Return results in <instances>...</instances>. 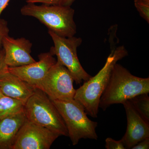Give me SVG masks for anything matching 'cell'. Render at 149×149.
<instances>
[{
  "instance_id": "8992f818",
  "label": "cell",
  "mask_w": 149,
  "mask_h": 149,
  "mask_svg": "<svg viewBox=\"0 0 149 149\" xmlns=\"http://www.w3.org/2000/svg\"><path fill=\"white\" fill-rule=\"evenodd\" d=\"M48 33L54 44L50 52L56 56L57 61L69 70L76 84H80L90 79L92 76L83 68L77 56V48L83 42L81 38L74 36L63 37L50 30H48Z\"/></svg>"
},
{
  "instance_id": "ffe728a7",
  "label": "cell",
  "mask_w": 149,
  "mask_h": 149,
  "mask_svg": "<svg viewBox=\"0 0 149 149\" xmlns=\"http://www.w3.org/2000/svg\"><path fill=\"white\" fill-rule=\"evenodd\" d=\"M8 68L5 61L4 50H0V75L7 71Z\"/></svg>"
},
{
  "instance_id": "5b68a950",
  "label": "cell",
  "mask_w": 149,
  "mask_h": 149,
  "mask_svg": "<svg viewBox=\"0 0 149 149\" xmlns=\"http://www.w3.org/2000/svg\"><path fill=\"white\" fill-rule=\"evenodd\" d=\"M24 112L27 120L68 136L66 125L55 106L47 95L38 88L25 102Z\"/></svg>"
},
{
  "instance_id": "2e32d148",
  "label": "cell",
  "mask_w": 149,
  "mask_h": 149,
  "mask_svg": "<svg viewBox=\"0 0 149 149\" xmlns=\"http://www.w3.org/2000/svg\"><path fill=\"white\" fill-rule=\"evenodd\" d=\"M134 6L140 15L149 23V1L144 0H135Z\"/></svg>"
},
{
  "instance_id": "6da1fadb",
  "label": "cell",
  "mask_w": 149,
  "mask_h": 149,
  "mask_svg": "<svg viewBox=\"0 0 149 149\" xmlns=\"http://www.w3.org/2000/svg\"><path fill=\"white\" fill-rule=\"evenodd\" d=\"M149 93V77L135 76L121 65L116 63L100 99L99 108L105 111L112 105L123 104L135 96Z\"/></svg>"
},
{
  "instance_id": "cb8c5ba5",
  "label": "cell",
  "mask_w": 149,
  "mask_h": 149,
  "mask_svg": "<svg viewBox=\"0 0 149 149\" xmlns=\"http://www.w3.org/2000/svg\"><path fill=\"white\" fill-rule=\"evenodd\" d=\"M24 1H26L27 3H28L30 2V1H32V0H24Z\"/></svg>"
},
{
  "instance_id": "277c9868",
  "label": "cell",
  "mask_w": 149,
  "mask_h": 149,
  "mask_svg": "<svg viewBox=\"0 0 149 149\" xmlns=\"http://www.w3.org/2000/svg\"><path fill=\"white\" fill-rule=\"evenodd\" d=\"M51 100L64 120L73 146L77 145L81 139L97 140L96 129L98 123L88 118L82 104L74 99Z\"/></svg>"
},
{
  "instance_id": "d6986e66",
  "label": "cell",
  "mask_w": 149,
  "mask_h": 149,
  "mask_svg": "<svg viewBox=\"0 0 149 149\" xmlns=\"http://www.w3.org/2000/svg\"><path fill=\"white\" fill-rule=\"evenodd\" d=\"M9 32L7 22L0 19V50L3 46V40L6 36H8Z\"/></svg>"
},
{
  "instance_id": "7a4b0ae2",
  "label": "cell",
  "mask_w": 149,
  "mask_h": 149,
  "mask_svg": "<svg viewBox=\"0 0 149 149\" xmlns=\"http://www.w3.org/2000/svg\"><path fill=\"white\" fill-rule=\"evenodd\" d=\"M128 55L123 46L112 51L100 71L75 91L74 99L83 105L87 115L97 117L100 99L108 84L115 65Z\"/></svg>"
},
{
  "instance_id": "4fadbf2b",
  "label": "cell",
  "mask_w": 149,
  "mask_h": 149,
  "mask_svg": "<svg viewBox=\"0 0 149 149\" xmlns=\"http://www.w3.org/2000/svg\"><path fill=\"white\" fill-rule=\"evenodd\" d=\"M26 119L24 111L0 120V149H12L19 131Z\"/></svg>"
},
{
  "instance_id": "7402d4cb",
  "label": "cell",
  "mask_w": 149,
  "mask_h": 149,
  "mask_svg": "<svg viewBox=\"0 0 149 149\" xmlns=\"http://www.w3.org/2000/svg\"><path fill=\"white\" fill-rule=\"evenodd\" d=\"M10 0H0V16L3 11L8 5Z\"/></svg>"
},
{
  "instance_id": "e0dca14e",
  "label": "cell",
  "mask_w": 149,
  "mask_h": 149,
  "mask_svg": "<svg viewBox=\"0 0 149 149\" xmlns=\"http://www.w3.org/2000/svg\"><path fill=\"white\" fill-rule=\"evenodd\" d=\"M76 0H32L28 3H41L42 4L71 7Z\"/></svg>"
},
{
  "instance_id": "ba28073f",
  "label": "cell",
  "mask_w": 149,
  "mask_h": 149,
  "mask_svg": "<svg viewBox=\"0 0 149 149\" xmlns=\"http://www.w3.org/2000/svg\"><path fill=\"white\" fill-rule=\"evenodd\" d=\"M58 133L26 119L19 131L12 149H49Z\"/></svg>"
},
{
  "instance_id": "ac0fdd59",
  "label": "cell",
  "mask_w": 149,
  "mask_h": 149,
  "mask_svg": "<svg viewBox=\"0 0 149 149\" xmlns=\"http://www.w3.org/2000/svg\"><path fill=\"white\" fill-rule=\"evenodd\" d=\"M105 147L107 149H126L121 139L117 141L111 138H107L106 139Z\"/></svg>"
},
{
  "instance_id": "5bb4252c",
  "label": "cell",
  "mask_w": 149,
  "mask_h": 149,
  "mask_svg": "<svg viewBox=\"0 0 149 149\" xmlns=\"http://www.w3.org/2000/svg\"><path fill=\"white\" fill-rule=\"evenodd\" d=\"M25 103L3 95L0 98V120L24 111Z\"/></svg>"
},
{
  "instance_id": "603a6c76",
  "label": "cell",
  "mask_w": 149,
  "mask_h": 149,
  "mask_svg": "<svg viewBox=\"0 0 149 149\" xmlns=\"http://www.w3.org/2000/svg\"><path fill=\"white\" fill-rule=\"evenodd\" d=\"M4 95H3L1 91V90H0V98L1 97H3Z\"/></svg>"
},
{
  "instance_id": "9a60e30c",
  "label": "cell",
  "mask_w": 149,
  "mask_h": 149,
  "mask_svg": "<svg viewBox=\"0 0 149 149\" xmlns=\"http://www.w3.org/2000/svg\"><path fill=\"white\" fill-rule=\"evenodd\" d=\"M148 94H141L128 100L142 118L149 124V97Z\"/></svg>"
},
{
  "instance_id": "44dd1931",
  "label": "cell",
  "mask_w": 149,
  "mask_h": 149,
  "mask_svg": "<svg viewBox=\"0 0 149 149\" xmlns=\"http://www.w3.org/2000/svg\"><path fill=\"white\" fill-rule=\"evenodd\" d=\"M132 149H149V138L144 139L131 148Z\"/></svg>"
},
{
  "instance_id": "8fae6325",
  "label": "cell",
  "mask_w": 149,
  "mask_h": 149,
  "mask_svg": "<svg viewBox=\"0 0 149 149\" xmlns=\"http://www.w3.org/2000/svg\"><path fill=\"white\" fill-rule=\"evenodd\" d=\"M127 117V129L121 139L126 149H131L140 141L149 138V124L142 118L129 100L123 104Z\"/></svg>"
},
{
  "instance_id": "52a82bcc",
  "label": "cell",
  "mask_w": 149,
  "mask_h": 149,
  "mask_svg": "<svg viewBox=\"0 0 149 149\" xmlns=\"http://www.w3.org/2000/svg\"><path fill=\"white\" fill-rule=\"evenodd\" d=\"M72 74L63 65L56 61L45 77L37 86L52 100H69L74 99L76 90Z\"/></svg>"
},
{
  "instance_id": "9c48e42d",
  "label": "cell",
  "mask_w": 149,
  "mask_h": 149,
  "mask_svg": "<svg viewBox=\"0 0 149 149\" xmlns=\"http://www.w3.org/2000/svg\"><path fill=\"white\" fill-rule=\"evenodd\" d=\"M53 56L50 52L41 53L38 56L39 61L23 66L8 67V70L37 88L52 67L56 62Z\"/></svg>"
},
{
  "instance_id": "d4e9b609",
  "label": "cell",
  "mask_w": 149,
  "mask_h": 149,
  "mask_svg": "<svg viewBox=\"0 0 149 149\" xmlns=\"http://www.w3.org/2000/svg\"><path fill=\"white\" fill-rule=\"evenodd\" d=\"M144 1H149V0H144Z\"/></svg>"
},
{
  "instance_id": "3957f363",
  "label": "cell",
  "mask_w": 149,
  "mask_h": 149,
  "mask_svg": "<svg viewBox=\"0 0 149 149\" xmlns=\"http://www.w3.org/2000/svg\"><path fill=\"white\" fill-rule=\"evenodd\" d=\"M22 15L37 19L51 30L63 37L74 36L77 27L74 10L71 7L27 3L20 10Z\"/></svg>"
},
{
  "instance_id": "30bf717a",
  "label": "cell",
  "mask_w": 149,
  "mask_h": 149,
  "mask_svg": "<svg viewBox=\"0 0 149 149\" xmlns=\"http://www.w3.org/2000/svg\"><path fill=\"white\" fill-rule=\"evenodd\" d=\"M32 44L24 37L14 39L6 36L3 42L5 61L9 67L23 66L36 61L31 55Z\"/></svg>"
},
{
  "instance_id": "7c38bea8",
  "label": "cell",
  "mask_w": 149,
  "mask_h": 149,
  "mask_svg": "<svg viewBox=\"0 0 149 149\" xmlns=\"http://www.w3.org/2000/svg\"><path fill=\"white\" fill-rule=\"evenodd\" d=\"M36 89L8 70L0 75V90L4 95L25 103Z\"/></svg>"
}]
</instances>
